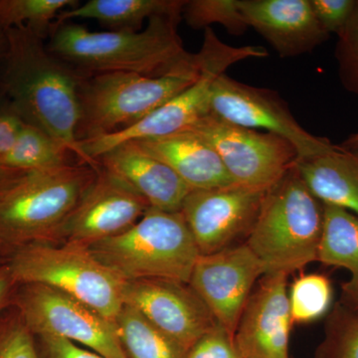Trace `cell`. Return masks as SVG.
Instances as JSON below:
<instances>
[{
  "label": "cell",
  "mask_w": 358,
  "mask_h": 358,
  "mask_svg": "<svg viewBox=\"0 0 358 358\" xmlns=\"http://www.w3.org/2000/svg\"><path fill=\"white\" fill-rule=\"evenodd\" d=\"M0 92L27 124L65 145L80 162L92 164L80 148L79 90L86 75L48 50L46 38L26 26L6 30Z\"/></svg>",
  "instance_id": "6da1fadb"
},
{
  "label": "cell",
  "mask_w": 358,
  "mask_h": 358,
  "mask_svg": "<svg viewBox=\"0 0 358 358\" xmlns=\"http://www.w3.org/2000/svg\"><path fill=\"white\" fill-rule=\"evenodd\" d=\"M181 15L157 16L141 31L94 32L84 26L54 24L48 50L84 75L136 73L162 77L196 71L197 53L186 50L179 36Z\"/></svg>",
  "instance_id": "7a4b0ae2"
},
{
  "label": "cell",
  "mask_w": 358,
  "mask_h": 358,
  "mask_svg": "<svg viewBox=\"0 0 358 358\" xmlns=\"http://www.w3.org/2000/svg\"><path fill=\"white\" fill-rule=\"evenodd\" d=\"M99 167L83 162L30 171L0 193V251L36 242H58L63 226Z\"/></svg>",
  "instance_id": "3957f363"
},
{
  "label": "cell",
  "mask_w": 358,
  "mask_h": 358,
  "mask_svg": "<svg viewBox=\"0 0 358 358\" xmlns=\"http://www.w3.org/2000/svg\"><path fill=\"white\" fill-rule=\"evenodd\" d=\"M324 204L308 189L294 164L266 192L247 246L266 274L289 275L317 261Z\"/></svg>",
  "instance_id": "277c9868"
},
{
  "label": "cell",
  "mask_w": 358,
  "mask_h": 358,
  "mask_svg": "<svg viewBox=\"0 0 358 358\" xmlns=\"http://www.w3.org/2000/svg\"><path fill=\"white\" fill-rule=\"evenodd\" d=\"M86 248L124 282L169 280L188 284L200 256L180 211L155 208L121 234Z\"/></svg>",
  "instance_id": "5b68a950"
},
{
  "label": "cell",
  "mask_w": 358,
  "mask_h": 358,
  "mask_svg": "<svg viewBox=\"0 0 358 358\" xmlns=\"http://www.w3.org/2000/svg\"><path fill=\"white\" fill-rule=\"evenodd\" d=\"M53 243L23 245L6 254L4 262L16 284H40L64 292L115 322L124 305L126 282L86 247Z\"/></svg>",
  "instance_id": "8992f818"
},
{
  "label": "cell",
  "mask_w": 358,
  "mask_h": 358,
  "mask_svg": "<svg viewBox=\"0 0 358 358\" xmlns=\"http://www.w3.org/2000/svg\"><path fill=\"white\" fill-rule=\"evenodd\" d=\"M196 71L162 77L136 73L87 75L79 90V143L126 131L196 81Z\"/></svg>",
  "instance_id": "52a82bcc"
},
{
  "label": "cell",
  "mask_w": 358,
  "mask_h": 358,
  "mask_svg": "<svg viewBox=\"0 0 358 358\" xmlns=\"http://www.w3.org/2000/svg\"><path fill=\"white\" fill-rule=\"evenodd\" d=\"M199 75L196 81L173 96L134 127L120 133L80 143L85 155L94 164L96 159L120 143L147 140L179 133L192 128L209 115L212 88L231 66L248 59H262L268 51L260 46L232 47L223 43L211 28L204 30L203 43L199 53Z\"/></svg>",
  "instance_id": "ba28073f"
},
{
  "label": "cell",
  "mask_w": 358,
  "mask_h": 358,
  "mask_svg": "<svg viewBox=\"0 0 358 358\" xmlns=\"http://www.w3.org/2000/svg\"><path fill=\"white\" fill-rule=\"evenodd\" d=\"M13 306L34 336L64 338L106 358H127L115 320L64 292L18 285Z\"/></svg>",
  "instance_id": "9c48e42d"
},
{
  "label": "cell",
  "mask_w": 358,
  "mask_h": 358,
  "mask_svg": "<svg viewBox=\"0 0 358 358\" xmlns=\"http://www.w3.org/2000/svg\"><path fill=\"white\" fill-rule=\"evenodd\" d=\"M217 152L233 183L268 189L298 159L293 145L271 133L206 115L192 128Z\"/></svg>",
  "instance_id": "30bf717a"
},
{
  "label": "cell",
  "mask_w": 358,
  "mask_h": 358,
  "mask_svg": "<svg viewBox=\"0 0 358 358\" xmlns=\"http://www.w3.org/2000/svg\"><path fill=\"white\" fill-rule=\"evenodd\" d=\"M209 115L243 127L262 129L289 141L298 159H308L336 152L329 138L308 133L294 119L288 103L271 90L242 83L223 74L212 88Z\"/></svg>",
  "instance_id": "8fae6325"
},
{
  "label": "cell",
  "mask_w": 358,
  "mask_h": 358,
  "mask_svg": "<svg viewBox=\"0 0 358 358\" xmlns=\"http://www.w3.org/2000/svg\"><path fill=\"white\" fill-rule=\"evenodd\" d=\"M268 189L238 185L190 190L180 213L200 255L235 246L248 238Z\"/></svg>",
  "instance_id": "7c38bea8"
},
{
  "label": "cell",
  "mask_w": 358,
  "mask_h": 358,
  "mask_svg": "<svg viewBox=\"0 0 358 358\" xmlns=\"http://www.w3.org/2000/svg\"><path fill=\"white\" fill-rule=\"evenodd\" d=\"M264 275L262 263L244 243L200 255L188 284L219 326L234 338L245 306Z\"/></svg>",
  "instance_id": "4fadbf2b"
},
{
  "label": "cell",
  "mask_w": 358,
  "mask_h": 358,
  "mask_svg": "<svg viewBox=\"0 0 358 358\" xmlns=\"http://www.w3.org/2000/svg\"><path fill=\"white\" fill-rule=\"evenodd\" d=\"M150 208L138 193L99 166L95 180L66 221L58 241L88 247L129 229Z\"/></svg>",
  "instance_id": "5bb4252c"
},
{
  "label": "cell",
  "mask_w": 358,
  "mask_h": 358,
  "mask_svg": "<svg viewBox=\"0 0 358 358\" xmlns=\"http://www.w3.org/2000/svg\"><path fill=\"white\" fill-rule=\"evenodd\" d=\"M124 303L138 310L186 352L217 322L189 284L169 280L126 282Z\"/></svg>",
  "instance_id": "9a60e30c"
},
{
  "label": "cell",
  "mask_w": 358,
  "mask_h": 358,
  "mask_svg": "<svg viewBox=\"0 0 358 358\" xmlns=\"http://www.w3.org/2000/svg\"><path fill=\"white\" fill-rule=\"evenodd\" d=\"M289 275H264L240 317L234 343L241 358H289L293 320L289 310Z\"/></svg>",
  "instance_id": "2e32d148"
},
{
  "label": "cell",
  "mask_w": 358,
  "mask_h": 358,
  "mask_svg": "<svg viewBox=\"0 0 358 358\" xmlns=\"http://www.w3.org/2000/svg\"><path fill=\"white\" fill-rule=\"evenodd\" d=\"M249 28H253L281 58L312 53L329 39L315 18L310 0H239Z\"/></svg>",
  "instance_id": "e0dca14e"
},
{
  "label": "cell",
  "mask_w": 358,
  "mask_h": 358,
  "mask_svg": "<svg viewBox=\"0 0 358 358\" xmlns=\"http://www.w3.org/2000/svg\"><path fill=\"white\" fill-rule=\"evenodd\" d=\"M99 166L143 197L150 208L179 212L190 188L171 167L126 141L96 159Z\"/></svg>",
  "instance_id": "ac0fdd59"
},
{
  "label": "cell",
  "mask_w": 358,
  "mask_h": 358,
  "mask_svg": "<svg viewBox=\"0 0 358 358\" xmlns=\"http://www.w3.org/2000/svg\"><path fill=\"white\" fill-rule=\"evenodd\" d=\"M131 141L171 167L192 190L235 185L217 152L192 131Z\"/></svg>",
  "instance_id": "d6986e66"
},
{
  "label": "cell",
  "mask_w": 358,
  "mask_h": 358,
  "mask_svg": "<svg viewBox=\"0 0 358 358\" xmlns=\"http://www.w3.org/2000/svg\"><path fill=\"white\" fill-rule=\"evenodd\" d=\"M294 166L308 189L324 205L358 217V154L339 147L331 154L296 159Z\"/></svg>",
  "instance_id": "ffe728a7"
},
{
  "label": "cell",
  "mask_w": 358,
  "mask_h": 358,
  "mask_svg": "<svg viewBox=\"0 0 358 358\" xmlns=\"http://www.w3.org/2000/svg\"><path fill=\"white\" fill-rule=\"evenodd\" d=\"M185 2V0H90L62 11L55 24L86 18L110 28V31H141L145 21L148 22L157 16H182Z\"/></svg>",
  "instance_id": "44dd1931"
},
{
  "label": "cell",
  "mask_w": 358,
  "mask_h": 358,
  "mask_svg": "<svg viewBox=\"0 0 358 358\" xmlns=\"http://www.w3.org/2000/svg\"><path fill=\"white\" fill-rule=\"evenodd\" d=\"M317 261L327 266L343 268L358 281V217L352 212L324 205V226Z\"/></svg>",
  "instance_id": "7402d4cb"
},
{
  "label": "cell",
  "mask_w": 358,
  "mask_h": 358,
  "mask_svg": "<svg viewBox=\"0 0 358 358\" xmlns=\"http://www.w3.org/2000/svg\"><path fill=\"white\" fill-rule=\"evenodd\" d=\"M73 159L79 162L60 141L26 122L15 145L0 159V164L20 173H30L73 164Z\"/></svg>",
  "instance_id": "603a6c76"
},
{
  "label": "cell",
  "mask_w": 358,
  "mask_h": 358,
  "mask_svg": "<svg viewBox=\"0 0 358 358\" xmlns=\"http://www.w3.org/2000/svg\"><path fill=\"white\" fill-rule=\"evenodd\" d=\"M127 358H185L186 352L138 310L124 303L115 320Z\"/></svg>",
  "instance_id": "cb8c5ba5"
},
{
  "label": "cell",
  "mask_w": 358,
  "mask_h": 358,
  "mask_svg": "<svg viewBox=\"0 0 358 358\" xmlns=\"http://www.w3.org/2000/svg\"><path fill=\"white\" fill-rule=\"evenodd\" d=\"M76 0H0V30L26 26L47 39L60 13Z\"/></svg>",
  "instance_id": "d4e9b609"
},
{
  "label": "cell",
  "mask_w": 358,
  "mask_h": 358,
  "mask_svg": "<svg viewBox=\"0 0 358 358\" xmlns=\"http://www.w3.org/2000/svg\"><path fill=\"white\" fill-rule=\"evenodd\" d=\"M333 300V288L326 275L299 277L289 291V310L294 324H308L326 315Z\"/></svg>",
  "instance_id": "484cf974"
},
{
  "label": "cell",
  "mask_w": 358,
  "mask_h": 358,
  "mask_svg": "<svg viewBox=\"0 0 358 358\" xmlns=\"http://www.w3.org/2000/svg\"><path fill=\"white\" fill-rule=\"evenodd\" d=\"M182 17L193 29L205 30L212 24H219L234 36H241L249 29L239 0H188Z\"/></svg>",
  "instance_id": "4316f807"
},
{
  "label": "cell",
  "mask_w": 358,
  "mask_h": 358,
  "mask_svg": "<svg viewBox=\"0 0 358 358\" xmlns=\"http://www.w3.org/2000/svg\"><path fill=\"white\" fill-rule=\"evenodd\" d=\"M317 358H358V313L339 303L329 317Z\"/></svg>",
  "instance_id": "83f0119b"
},
{
  "label": "cell",
  "mask_w": 358,
  "mask_h": 358,
  "mask_svg": "<svg viewBox=\"0 0 358 358\" xmlns=\"http://www.w3.org/2000/svg\"><path fill=\"white\" fill-rule=\"evenodd\" d=\"M0 358H38L34 334L13 305L0 313Z\"/></svg>",
  "instance_id": "f1b7e54d"
},
{
  "label": "cell",
  "mask_w": 358,
  "mask_h": 358,
  "mask_svg": "<svg viewBox=\"0 0 358 358\" xmlns=\"http://www.w3.org/2000/svg\"><path fill=\"white\" fill-rule=\"evenodd\" d=\"M336 55L341 84L358 96V0L345 30L338 35Z\"/></svg>",
  "instance_id": "f546056e"
},
{
  "label": "cell",
  "mask_w": 358,
  "mask_h": 358,
  "mask_svg": "<svg viewBox=\"0 0 358 358\" xmlns=\"http://www.w3.org/2000/svg\"><path fill=\"white\" fill-rule=\"evenodd\" d=\"M310 3L322 27L338 36L350 22L357 0H310Z\"/></svg>",
  "instance_id": "4dcf8cb0"
},
{
  "label": "cell",
  "mask_w": 358,
  "mask_h": 358,
  "mask_svg": "<svg viewBox=\"0 0 358 358\" xmlns=\"http://www.w3.org/2000/svg\"><path fill=\"white\" fill-rule=\"evenodd\" d=\"M185 358H241L234 338L216 324L190 348Z\"/></svg>",
  "instance_id": "1f68e13d"
},
{
  "label": "cell",
  "mask_w": 358,
  "mask_h": 358,
  "mask_svg": "<svg viewBox=\"0 0 358 358\" xmlns=\"http://www.w3.org/2000/svg\"><path fill=\"white\" fill-rule=\"evenodd\" d=\"M34 336L38 358H106L64 338L48 334Z\"/></svg>",
  "instance_id": "d6a6232c"
},
{
  "label": "cell",
  "mask_w": 358,
  "mask_h": 358,
  "mask_svg": "<svg viewBox=\"0 0 358 358\" xmlns=\"http://www.w3.org/2000/svg\"><path fill=\"white\" fill-rule=\"evenodd\" d=\"M26 122L15 107L3 98L0 101V159L15 145Z\"/></svg>",
  "instance_id": "836d02e7"
},
{
  "label": "cell",
  "mask_w": 358,
  "mask_h": 358,
  "mask_svg": "<svg viewBox=\"0 0 358 358\" xmlns=\"http://www.w3.org/2000/svg\"><path fill=\"white\" fill-rule=\"evenodd\" d=\"M17 286L6 262H0V313L13 305Z\"/></svg>",
  "instance_id": "e575fe53"
},
{
  "label": "cell",
  "mask_w": 358,
  "mask_h": 358,
  "mask_svg": "<svg viewBox=\"0 0 358 358\" xmlns=\"http://www.w3.org/2000/svg\"><path fill=\"white\" fill-rule=\"evenodd\" d=\"M343 303L358 313V281H348L343 286Z\"/></svg>",
  "instance_id": "d590c367"
},
{
  "label": "cell",
  "mask_w": 358,
  "mask_h": 358,
  "mask_svg": "<svg viewBox=\"0 0 358 358\" xmlns=\"http://www.w3.org/2000/svg\"><path fill=\"white\" fill-rule=\"evenodd\" d=\"M22 173H24L13 171V169H7L0 164V193L3 192L7 186L10 185Z\"/></svg>",
  "instance_id": "8d00e7d4"
},
{
  "label": "cell",
  "mask_w": 358,
  "mask_h": 358,
  "mask_svg": "<svg viewBox=\"0 0 358 358\" xmlns=\"http://www.w3.org/2000/svg\"><path fill=\"white\" fill-rule=\"evenodd\" d=\"M339 147L348 150V152H357L358 154V133L348 136L345 141H343L341 145H339Z\"/></svg>",
  "instance_id": "74e56055"
},
{
  "label": "cell",
  "mask_w": 358,
  "mask_h": 358,
  "mask_svg": "<svg viewBox=\"0 0 358 358\" xmlns=\"http://www.w3.org/2000/svg\"><path fill=\"white\" fill-rule=\"evenodd\" d=\"M6 51V32L0 30V61L4 57Z\"/></svg>",
  "instance_id": "f35d334b"
}]
</instances>
